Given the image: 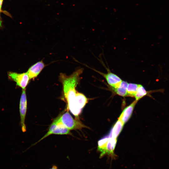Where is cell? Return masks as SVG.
<instances>
[{"instance_id":"obj_10","label":"cell","mask_w":169,"mask_h":169,"mask_svg":"<svg viewBox=\"0 0 169 169\" xmlns=\"http://www.w3.org/2000/svg\"><path fill=\"white\" fill-rule=\"evenodd\" d=\"M137 101L135 100L129 106L126 107L120 115L119 119L125 124L131 117L133 109Z\"/></svg>"},{"instance_id":"obj_5","label":"cell","mask_w":169,"mask_h":169,"mask_svg":"<svg viewBox=\"0 0 169 169\" xmlns=\"http://www.w3.org/2000/svg\"><path fill=\"white\" fill-rule=\"evenodd\" d=\"M27 109V100L26 89L22 90L19 104V111L20 125L22 131L24 132L26 131L25 120Z\"/></svg>"},{"instance_id":"obj_14","label":"cell","mask_w":169,"mask_h":169,"mask_svg":"<svg viewBox=\"0 0 169 169\" xmlns=\"http://www.w3.org/2000/svg\"><path fill=\"white\" fill-rule=\"evenodd\" d=\"M139 84L130 83H128L127 88V96L134 97L137 90Z\"/></svg>"},{"instance_id":"obj_8","label":"cell","mask_w":169,"mask_h":169,"mask_svg":"<svg viewBox=\"0 0 169 169\" xmlns=\"http://www.w3.org/2000/svg\"><path fill=\"white\" fill-rule=\"evenodd\" d=\"M116 142V138L109 136L106 147L105 155L107 154L113 159H115L116 157L114 152Z\"/></svg>"},{"instance_id":"obj_9","label":"cell","mask_w":169,"mask_h":169,"mask_svg":"<svg viewBox=\"0 0 169 169\" xmlns=\"http://www.w3.org/2000/svg\"><path fill=\"white\" fill-rule=\"evenodd\" d=\"M164 91V89H161L157 90L147 91L143 86L139 84L138 87L135 97L136 100L138 101L139 99L146 95H148L151 96L150 94L153 92H161L163 93Z\"/></svg>"},{"instance_id":"obj_15","label":"cell","mask_w":169,"mask_h":169,"mask_svg":"<svg viewBox=\"0 0 169 169\" xmlns=\"http://www.w3.org/2000/svg\"><path fill=\"white\" fill-rule=\"evenodd\" d=\"M3 0L0 1V14L1 11H2V7L3 3Z\"/></svg>"},{"instance_id":"obj_16","label":"cell","mask_w":169,"mask_h":169,"mask_svg":"<svg viewBox=\"0 0 169 169\" xmlns=\"http://www.w3.org/2000/svg\"><path fill=\"white\" fill-rule=\"evenodd\" d=\"M49 169H58V168L57 166L53 165L52 167Z\"/></svg>"},{"instance_id":"obj_13","label":"cell","mask_w":169,"mask_h":169,"mask_svg":"<svg viewBox=\"0 0 169 169\" xmlns=\"http://www.w3.org/2000/svg\"><path fill=\"white\" fill-rule=\"evenodd\" d=\"M109 138V137H106L98 141L97 150L101 153L100 158H102L105 155L106 147Z\"/></svg>"},{"instance_id":"obj_17","label":"cell","mask_w":169,"mask_h":169,"mask_svg":"<svg viewBox=\"0 0 169 169\" xmlns=\"http://www.w3.org/2000/svg\"><path fill=\"white\" fill-rule=\"evenodd\" d=\"M2 27V20L0 14V28Z\"/></svg>"},{"instance_id":"obj_7","label":"cell","mask_w":169,"mask_h":169,"mask_svg":"<svg viewBox=\"0 0 169 169\" xmlns=\"http://www.w3.org/2000/svg\"><path fill=\"white\" fill-rule=\"evenodd\" d=\"M45 66V65L42 60L36 62L31 66L27 72L30 79L34 80L38 76Z\"/></svg>"},{"instance_id":"obj_12","label":"cell","mask_w":169,"mask_h":169,"mask_svg":"<svg viewBox=\"0 0 169 169\" xmlns=\"http://www.w3.org/2000/svg\"><path fill=\"white\" fill-rule=\"evenodd\" d=\"M128 83L125 81H122L120 85L116 88H112L113 90L118 95L122 96H127V88Z\"/></svg>"},{"instance_id":"obj_2","label":"cell","mask_w":169,"mask_h":169,"mask_svg":"<svg viewBox=\"0 0 169 169\" xmlns=\"http://www.w3.org/2000/svg\"><path fill=\"white\" fill-rule=\"evenodd\" d=\"M55 119L58 122L61 123L69 130L87 127L79 120L74 119L67 110Z\"/></svg>"},{"instance_id":"obj_11","label":"cell","mask_w":169,"mask_h":169,"mask_svg":"<svg viewBox=\"0 0 169 169\" xmlns=\"http://www.w3.org/2000/svg\"><path fill=\"white\" fill-rule=\"evenodd\" d=\"M124 124L120 119L116 122L111 130L109 136L116 138L121 132Z\"/></svg>"},{"instance_id":"obj_6","label":"cell","mask_w":169,"mask_h":169,"mask_svg":"<svg viewBox=\"0 0 169 169\" xmlns=\"http://www.w3.org/2000/svg\"><path fill=\"white\" fill-rule=\"evenodd\" d=\"M95 71L105 78L108 84L111 88H116L118 87L122 81L120 77L111 72L109 69H108L107 73H104L96 70Z\"/></svg>"},{"instance_id":"obj_3","label":"cell","mask_w":169,"mask_h":169,"mask_svg":"<svg viewBox=\"0 0 169 169\" xmlns=\"http://www.w3.org/2000/svg\"><path fill=\"white\" fill-rule=\"evenodd\" d=\"M8 76L9 80L15 82L16 85L22 90L26 89L30 82V79L27 72L19 73L9 71L8 72Z\"/></svg>"},{"instance_id":"obj_4","label":"cell","mask_w":169,"mask_h":169,"mask_svg":"<svg viewBox=\"0 0 169 169\" xmlns=\"http://www.w3.org/2000/svg\"><path fill=\"white\" fill-rule=\"evenodd\" d=\"M70 131L62 124L58 122L55 119L50 125L47 133L33 145L52 134L70 135L71 133Z\"/></svg>"},{"instance_id":"obj_1","label":"cell","mask_w":169,"mask_h":169,"mask_svg":"<svg viewBox=\"0 0 169 169\" xmlns=\"http://www.w3.org/2000/svg\"><path fill=\"white\" fill-rule=\"evenodd\" d=\"M83 71V68H79L69 75L60 73L59 76V80L62 84L63 94L67 101L68 108L78 120L77 117L88 102V98L84 94L76 90L80 81V75Z\"/></svg>"},{"instance_id":"obj_18","label":"cell","mask_w":169,"mask_h":169,"mask_svg":"<svg viewBox=\"0 0 169 169\" xmlns=\"http://www.w3.org/2000/svg\"><path fill=\"white\" fill-rule=\"evenodd\" d=\"M1 0H0V1H1Z\"/></svg>"}]
</instances>
